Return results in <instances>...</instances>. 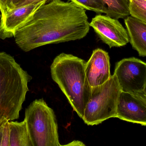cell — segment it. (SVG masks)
<instances>
[{"label": "cell", "mask_w": 146, "mask_h": 146, "mask_svg": "<svg viewBox=\"0 0 146 146\" xmlns=\"http://www.w3.org/2000/svg\"><path fill=\"white\" fill-rule=\"evenodd\" d=\"M7 121V120H6ZM2 123H0V146H1L2 141L3 137V128L4 124L5 121Z\"/></svg>", "instance_id": "23"}, {"label": "cell", "mask_w": 146, "mask_h": 146, "mask_svg": "<svg viewBox=\"0 0 146 146\" xmlns=\"http://www.w3.org/2000/svg\"><path fill=\"white\" fill-rule=\"evenodd\" d=\"M9 121H6L4 123L1 146H9Z\"/></svg>", "instance_id": "16"}, {"label": "cell", "mask_w": 146, "mask_h": 146, "mask_svg": "<svg viewBox=\"0 0 146 146\" xmlns=\"http://www.w3.org/2000/svg\"><path fill=\"white\" fill-rule=\"evenodd\" d=\"M9 146H33L27 130L25 121H9Z\"/></svg>", "instance_id": "12"}, {"label": "cell", "mask_w": 146, "mask_h": 146, "mask_svg": "<svg viewBox=\"0 0 146 146\" xmlns=\"http://www.w3.org/2000/svg\"><path fill=\"white\" fill-rule=\"evenodd\" d=\"M133 94L136 96L137 98L141 100L142 101L146 104V95L142 92H139L134 93H132Z\"/></svg>", "instance_id": "22"}, {"label": "cell", "mask_w": 146, "mask_h": 146, "mask_svg": "<svg viewBox=\"0 0 146 146\" xmlns=\"http://www.w3.org/2000/svg\"><path fill=\"white\" fill-rule=\"evenodd\" d=\"M90 27L85 9L72 2L53 0L37 9L14 37L18 46L28 52L47 44L82 39Z\"/></svg>", "instance_id": "1"}, {"label": "cell", "mask_w": 146, "mask_h": 146, "mask_svg": "<svg viewBox=\"0 0 146 146\" xmlns=\"http://www.w3.org/2000/svg\"><path fill=\"white\" fill-rule=\"evenodd\" d=\"M114 74L123 92H142L146 82V63L135 57L125 58L116 64Z\"/></svg>", "instance_id": "6"}, {"label": "cell", "mask_w": 146, "mask_h": 146, "mask_svg": "<svg viewBox=\"0 0 146 146\" xmlns=\"http://www.w3.org/2000/svg\"><path fill=\"white\" fill-rule=\"evenodd\" d=\"M60 146H86L85 144L80 141L75 140L67 145H61Z\"/></svg>", "instance_id": "21"}, {"label": "cell", "mask_w": 146, "mask_h": 146, "mask_svg": "<svg viewBox=\"0 0 146 146\" xmlns=\"http://www.w3.org/2000/svg\"><path fill=\"white\" fill-rule=\"evenodd\" d=\"M130 15L146 23V12L129 3Z\"/></svg>", "instance_id": "15"}, {"label": "cell", "mask_w": 146, "mask_h": 146, "mask_svg": "<svg viewBox=\"0 0 146 146\" xmlns=\"http://www.w3.org/2000/svg\"><path fill=\"white\" fill-rule=\"evenodd\" d=\"M31 79L13 57L0 52V123L19 118Z\"/></svg>", "instance_id": "3"}, {"label": "cell", "mask_w": 146, "mask_h": 146, "mask_svg": "<svg viewBox=\"0 0 146 146\" xmlns=\"http://www.w3.org/2000/svg\"><path fill=\"white\" fill-rule=\"evenodd\" d=\"M117 117L146 126V104L133 94L122 91L117 104Z\"/></svg>", "instance_id": "9"}, {"label": "cell", "mask_w": 146, "mask_h": 146, "mask_svg": "<svg viewBox=\"0 0 146 146\" xmlns=\"http://www.w3.org/2000/svg\"><path fill=\"white\" fill-rule=\"evenodd\" d=\"M109 11L108 16L119 19L130 15L129 0H102Z\"/></svg>", "instance_id": "13"}, {"label": "cell", "mask_w": 146, "mask_h": 146, "mask_svg": "<svg viewBox=\"0 0 146 146\" xmlns=\"http://www.w3.org/2000/svg\"><path fill=\"white\" fill-rule=\"evenodd\" d=\"M143 92L146 95V82L145 84V87H144V90H143Z\"/></svg>", "instance_id": "24"}, {"label": "cell", "mask_w": 146, "mask_h": 146, "mask_svg": "<svg viewBox=\"0 0 146 146\" xmlns=\"http://www.w3.org/2000/svg\"><path fill=\"white\" fill-rule=\"evenodd\" d=\"M20 1V0H7V7L8 11L14 9L16 4Z\"/></svg>", "instance_id": "20"}, {"label": "cell", "mask_w": 146, "mask_h": 146, "mask_svg": "<svg viewBox=\"0 0 146 146\" xmlns=\"http://www.w3.org/2000/svg\"><path fill=\"white\" fill-rule=\"evenodd\" d=\"M52 1L53 0H20L16 4L15 9L27 6L30 4H37V3H40L43 2L47 3Z\"/></svg>", "instance_id": "17"}, {"label": "cell", "mask_w": 146, "mask_h": 146, "mask_svg": "<svg viewBox=\"0 0 146 146\" xmlns=\"http://www.w3.org/2000/svg\"><path fill=\"white\" fill-rule=\"evenodd\" d=\"M90 26L110 48L125 46L129 42L127 30L116 19L98 14L92 19Z\"/></svg>", "instance_id": "7"}, {"label": "cell", "mask_w": 146, "mask_h": 146, "mask_svg": "<svg viewBox=\"0 0 146 146\" xmlns=\"http://www.w3.org/2000/svg\"><path fill=\"white\" fill-rule=\"evenodd\" d=\"M129 3L146 12V0H129Z\"/></svg>", "instance_id": "18"}, {"label": "cell", "mask_w": 146, "mask_h": 146, "mask_svg": "<svg viewBox=\"0 0 146 146\" xmlns=\"http://www.w3.org/2000/svg\"><path fill=\"white\" fill-rule=\"evenodd\" d=\"M1 13V8H0V13ZM0 16H1V15H0Z\"/></svg>", "instance_id": "25"}, {"label": "cell", "mask_w": 146, "mask_h": 146, "mask_svg": "<svg viewBox=\"0 0 146 146\" xmlns=\"http://www.w3.org/2000/svg\"><path fill=\"white\" fill-rule=\"evenodd\" d=\"M121 92L115 74L103 85L92 87L82 119L84 123L88 126H94L117 117V104Z\"/></svg>", "instance_id": "5"}, {"label": "cell", "mask_w": 146, "mask_h": 146, "mask_svg": "<svg viewBox=\"0 0 146 146\" xmlns=\"http://www.w3.org/2000/svg\"><path fill=\"white\" fill-rule=\"evenodd\" d=\"M85 73L92 87L101 86L106 82L111 76L108 53L100 48L94 50L90 59L86 62Z\"/></svg>", "instance_id": "8"}, {"label": "cell", "mask_w": 146, "mask_h": 146, "mask_svg": "<svg viewBox=\"0 0 146 146\" xmlns=\"http://www.w3.org/2000/svg\"><path fill=\"white\" fill-rule=\"evenodd\" d=\"M124 23L129 42L140 56H146V23L133 16H129Z\"/></svg>", "instance_id": "11"}, {"label": "cell", "mask_w": 146, "mask_h": 146, "mask_svg": "<svg viewBox=\"0 0 146 146\" xmlns=\"http://www.w3.org/2000/svg\"><path fill=\"white\" fill-rule=\"evenodd\" d=\"M46 3L32 4L16 8L9 10L0 23V38L5 39L15 36L21 25L36 11L37 9Z\"/></svg>", "instance_id": "10"}, {"label": "cell", "mask_w": 146, "mask_h": 146, "mask_svg": "<svg viewBox=\"0 0 146 146\" xmlns=\"http://www.w3.org/2000/svg\"><path fill=\"white\" fill-rule=\"evenodd\" d=\"M86 62L72 54L62 53L50 66L51 77L72 107L82 119L92 90L85 73Z\"/></svg>", "instance_id": "2"}, {"label": "cell", "mask_w": 146, "mask_h": 146, "mask_svg": "<svg viewBox=\"0 0 146 146\" xmlns=\"http://www.w3.org/2000/svg\"><path fill=\"white\" fill-rule=\"evenodd\" d=\"M7 0H0V8L1 9V19H3L6 14L7 13Z\"/></svg>", "instance_id": "19"}, {"label": "cell", "mask_w": 146, "mask_h": 146, "mask_svg": "<svg viewBox=\"0 0 146 146\" xmlns=\"http://www.w3.org/2000/svg\"><path fill=\"white\" fill-rule=\"evenodd\" d=\"M24 121L33 146H60L55 114L43 99L36 100L28 106Z\"/></svg>", "instance_id": "4"}, {"label": "cell", "mask_w": 146, "mask_h": 146, "mask_svg": "<svg viewBox=\"0 0 146 146\" xmlns=\"http://www.w3.org/2000/svg\"><path fill=\"white\" fill-rule=\"evenodd\" d=\"M75 4L85 10L93 11L97 13L106 14L108 15L109 11L105 3L102 0H70Z\"/></svg>", "instance_id": "14"}]
</instances>
